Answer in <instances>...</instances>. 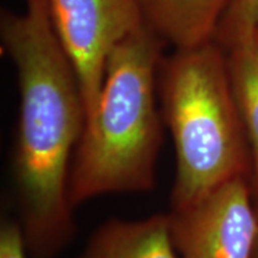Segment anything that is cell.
I'll return each instance as SVG.
<instances>
[{
  "label": "cell",
  "instance_id": "obj_1",
  "mask_svg": "<svg viewBox=\"0 0 258 258\" xmlns=\"http://www.w3.org/2000/svg\"><path fill=\"white\" fill-rule=\"evenodd\" d=\"M25 5L23 14L2 19L21 90L15 177L27 250L34 258H54L74 234L70 159L82 137L85 109L47 0H25Z\"/></svg>",
  "mask_w": 258,
  "mask_h": 258
},
{
  "label": "cell",
  "instance_id": "obj_2",
  "mask_svg": "<svg viewBox=\"0 0 258 258\" xmlns=\"http://www.w3.org/2000/svg\"><path fill=\"white\" fill-rule=\"evenodd\" d=\"M158 44L146 24L111 51L95 111L85 120L70 173L72 207L112 192L150 191L160 145L154 99Z\"/></svg>",
  "mask_w": 258,
  "mask_h": 258
},
{
  "label": "cell",
  "instance_id": "obj_3",
  "mask_svg": "<svg viewBox=\"0 0 258 258\" xmlns=\"http://www.w3.org/2000/svg\"><path fill=\"white\" fill-rule=\"evenodd\" d=\"M161 103L176 150L172 211L195 205L238 177L251 179V154L228 66L211 42L178 50L167 61Z\"/></svg>",
  "mask_w": 258,
  "mask_h": 258
},
{
  "label": "cell",
  "instance_id": "obj_4",
  "mask_svg": "<svg viewBox=\"0 0 258 258\" xmlns=\"http://www.w3.org/2000/svg\"><path fill=\"white\" fill-rule=\"evenodd\" d=\"M51 23L78 78L85 120L95 111L111 51L143 27L137 0H47Z\"/></svg>",
  "mask_w": 258,
  "mask_h": 258
},
{
  "label": "cell",
  "instance_id": "obj_5",
  "mask_svg": "<svg viewBox=\"0 0 258 258\" xmlns=\"http://www.w3.org/2000/svg\"><path fill=\"white\" fill-rule=\"evenodd\" d=\"M249 177H238L198 203L170 213L179 258H252L258 237Z\"/></svg>",
  "mask_w": 258,
  "mask_h": 258
},
{
  "label": "cell",
  "instance_id": "obj_6",
  "mask_svg": "<svg viewBox=\"0 0 258 258\" xmlns=\"http://www.w3.org/2000/svg\"><path fill=\"white\" fill-rule=\"evenodd\" d=\"M230 0H137L144 23L188 50L208 43L217 34Z\"/></svg>",
  "mask_w": 258,
  "mask_h": 258
},
{
  "label": "cell",
  "instance_id": "obj_7",
  "mask_svg": "<svg viewBox=\"0 0 258 258\" xmlns=\"http://www.w3.org/2000/svg\"><path fill=\"white\" fill-rule=\"evenodd\" d=\"M80 258H179L170 214L139 221H108L93 234Z\"/></svg>",
  "mask_w": 258,
  "mask_h": 258
},
{
  "label": "cell",
  "instance_id": "obj_8",
  "mask_svg": "<svg viewBox=\"0 0 258 258\" xmlns=\"http://www.w3.org/2000/svg\"><path fill=\"white\" fill-rule=\"evenodd\" d=\"M228 73L251 154V188L258 198V28L230 44Z\"/></svg>",
  "mask_w": 258,
  "mask_h": 258
},
{
  "label": "cell",
  "instance_id": "obj_9",
  "mask_svg": "<svg viewBox=\"0 0 258 258\" xmlns=\"http://www.w3.org/2000/svg\"><path fill=\"white\" fill-rule=\"evenodd\" d=\"M258 27V0H230L217 32L228 46Z\"/></svg>",
  "mask_w": 258,
  "mask_h": 258
},
{
  "label": "cell",
  "instance_id": "obj_10",
  "mask_svg": "<svg viewBox=\"0 0 258 258\" xmlns=\"http://www.w3.org/2000/svg\"><path fill=\"white\" fill-rule=\"evenodd\" d=\"M25 244L21 225L14 221H3L0 228V258H27Z\"/></svg>",
  "mask_w": 258,
  "mask_h": 258
},
{
  "label": "cell",
  "instance_id": "obj_11",
  "mask_svg": "<svg viewBox=\"0 0 258 258\" xmlns=\"http://www.w3.org/2000/svg\"><path fill=\"white\" fill-rule=\"evenodd\" d=\"M252 258H258V237H257V241H256V246H254Z\"/></svg>",
  "mask_w": 258,
  "mask_h": 258
},
{
  "label": "cell",
  "instance_id": "obj_12",
  "mask_svg": "<svg viewBox=\"0 0 258 258\" xmlns=\"http://www.w3.org/2000/svg\"><path fill=\"white\" fill-rule=\"evenodd\" d=\"M257 213H258V209H257Z\"/></svg>",
  "mask_w": 258,
  "mask_h": 258
},
{
  "label": "cell",
  "instance_id": "obj_13",
  "mask_svg": "<svg viewBox=\"0 0 258 258\" xmlns=\"http://www.w3.org/2000/svg\"><path fill=\"white\" fill-rule=\"evenodd\" d=\"M257 28H258V27H257Z\"/></svg>",
  "mask_w": 258,
  "mask_h": 258
}]
</instances>
